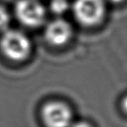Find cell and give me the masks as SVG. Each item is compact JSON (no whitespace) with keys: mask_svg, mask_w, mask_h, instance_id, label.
<instances>
[{"mask_svg":"<svg viewBox=\"0 0 127 127\" xmlns=\"http://www.w3.org/2000/svg\"><path fill=\"white\" fill-rule=\"evenodd\" d=\"M0 47L9 59L20 62L28 57L31 52V42L21 32L6 30L0 41Z\"/></svg>","mask_w":127,"mask_h":127,"instance_id":"cell-1","label":"cell"},{"mask_svg":"<svg viewBox=\"0 0 127 127\" xmlns=\"http://www.w3.org/2000/svg\"><path fill=\"white\" fill-rule=\"evenodd\" d=\"M105 12L104 0H75L73 13L80 24L94 26L102 20Z\"/></svg>","mask_w":127,"mask_h":127,"instance_id":"cell-2","label":"cell"},{"mask_svg":"<svg viewBox=\"0 0 127 127\" xmlns=\"http://www.w3.org/2000/svg\"><path fill=\"white\" fill-rule=\"evenodd\" d=\"M15 15L21 24L38 27L45 19V8L37 0H19L15 5Z\"/></svg>","mask_w":127,"mask_h":127,"instance_id":"cell-3","label":"cell"},{"mask_svg":"<svg viewBox=\"0 0 127 127\" xmlns=\"http://www.w3.org/2000/svg\"><path fill=\"white\" fill-rule=\"evenodd\" d=\"M42 118L47 127H69L72 123V111L65 104L52 101L43 106Z\"/></svg>","mask_w":127,"mask_h":127,"instance_id":"cell-4","label":"cell"},{"mask_svg":"<svg viewBox=\"0 0 127 127\" xmlns=\"http://www.w3.org/2000/svg\"><path fill=\"white\" fill-rule=\"evenodd\" d=\"M72 34L71 25L64 19H57L48 24L44 36L49 44L55 46H61L69 41Z\"/></svg>","mask_w":127,"mask_h":127,"instance_id":"cell-5","label":"cell"},{"mask_svg":"<svg viewBox=\"0 0 127 127\" xmlns=\"http://www.w3.org/2000/svg\"><path fill=\"white\" fill-rule=\"evenodd\" d=\"M68 0H52L50 2V10L55 15H61L68 9Z\"/></svg>","mask_w":127,"mask_h":127,"instance_id":"cell-6","label":"cell"},{"mask_svg":"<svg viewBox=\"0 0 127 127\" xmlns=\"http://www.w3.org/2000/svg\"><path fill=\"white\" fill-rule=\"evenodd\" d=\"M10 21L11 17L9 13L4 7L0 6V31H6L10 24Z\"/></svg>","mask_w":127,"mask_h":127,"instance_id":"cell-7","label":"cell"},{"mask_svg":"<svg viewBox=\"0 0 127 127\" xmlns=\"http://www.w3.org/2000/svg\"><path fill=\"white\" fill-rule=\"evenodd\" d=\"M72 127H92L89 123L84 122H77L76 124L73 125Z\"/></svg>","mask_w":127,"mask_h":127,"instance_id":"cell-8","label":"cell"},{"mask_svg":"<svg viewBox=\"0 0 127 127\" xmlns=\"http://www.w3.org/2000/svg\"><path fill=\"white\" fill-rule=\"evenodd\" d=\"M122 108L123 109L126 114H127V96L125 97L124 99L122 100Z\"/></svg>","mask_w":127,"mask_h":127,"instance_id":"cell-9","label":"cell"},{"mask_svg":"<svg viewBox=\"0 0 127 127\" xmlns=\"http://www.w3.org/2000/svg\"><path fill=\"white\" fill-rule=\"evenodd\" d=\"M109 1L113 2V3H120V2H122V1H124V0H109Z\"/></svg>","mask_w":127,"mask_h":127,"instance_id":"cell-10","label":"cell"}]
</instances>
